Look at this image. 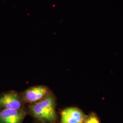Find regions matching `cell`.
Masks as SVG:
<instances>
[{
  "label": "cell",
  "mask_w": 123,
  "mask_h": 123,
  "mask_svg": "<svg viewBox=\"0 0 123 123\" xmlns=\"http://www.w3.org/2000/svg\"><path fill=\"white\" fill-rule=\"evenodd\" d=\"M28 111L36 121L43 123L57 122L56 102L52 94H49L42 100L32 104L29 106Z\"/></svg>",
  "instance_id": "cell-1"
},
{
  "label": "cell",
  "mask_w": 123,
  "mask_h": 123,
  "mask_svg": "<svg viewBox=\"0 0 123 123\" xmlns=\"http://www.w3.org/2000/svg\"><path fill=\"white\" fill-rule=\"evenodd\" d=\"M22 96L16 92H6L0 96V110H24Z\"/></svg>",
  "instance_id": "cell-2"
},
{
  "label": "cell",
  "mask_w": 123,
  "mask_h": 123,
  "mask_svg": "<svg viewBox=\"0 0 123 123\" xmlns=\"http://www.w3.org/2000/svg\"><path fill=\"white\" fill-rule=\"evenodd\" d=\"M87 116L77 108H68L61 112L60 123H84Z\"/></svg>",
  "instance_id": "cell-3"
},
{
  "label": "cell",
  "mask_w": 123,
  "mask_h": 123,
  "mask_svg": "<svg viewBox=\"0 0 123 123\" xmlns=\"http://www.w3.org/2000/svg\"><path fill=\"white\" fill-rule=\"evenodd\" d=\"M27 112L22 110H0V123H23Z\"/></svg>",
  "instance_id": "cell-4"
},
{
  "label": "cell",
  "mask_w": 123,
  "mask_h": 123,
  "mask_svg": "<svg viewBox=\"0 0 123 123\" xmlns=\"http://www.w3.org/2000/svg\"><path fill=\"white\" fill-rule=\"evenodd\" d=\"M49 94L48 88L43 86H38L26 90L22 97L25 102L32 104L42 100Z\"/></svg>",
  "instance_id": "cell-5"
},
{
  "label": "cell",
  "mask_w": 123,
  "mask_h": 123,
  "mask_svg": "<svg viewBox=\"0 0 123 123\" xmlns=\"http://www.w3.org/2000/svg\"><path fill=\"white\" fill-rule=\"evenodd\" d=\"M84 123H101L98 116L94 113L87 115Z\"/></svg>",
  "instance_id": "cell-6"
},
{
  "label": "cell",
  "mask_w": 123,
  "mask_h": 123,
  "mask_svg": "<svg viewBox=\"0 0 123 123\" xmlns=\"http://www.w3.org/2000/svg\"><path fill=\"white\" fill-rule=\"evenodd\" d=\"M34 123H42V122H39V121H36Z\"/></svg>",
  "instance_id": "cell-7"
}]
</instances>
